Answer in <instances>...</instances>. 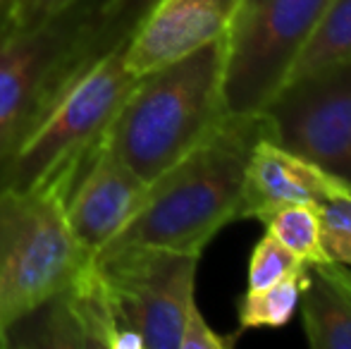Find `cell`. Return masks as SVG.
<instances>
[{
	"label": "cell",
	"instance_id": "obj_1",
	"mask_svg": "<svg viewBox=\"0 0 351 349\" xmlns=\"http://www.w3.org/2000/svg\"><path fill=\"white\" fill-rule=\"evenodd\" d=\"M263 136H270L263 112H227L196 149L148 184L134 218L108 247L201 256L225 225L239 220L246 165Z\"/></svg>",
	"mask_w": 351,
	"mask_h": 349
},
{
	"label": "cell",
	"instance_id": "obj_2",
	"mask_svg": "<svg viewBox=\"0 0 351 349\" xmlns=\"http://www.w3.org/2000/svg\"><path fill=\"white\" fill-rule=\"evenodd\" d=\"M227 34L143 72L106 132V144L151 184L227 115Z\"/></svg>",
	"mask_w": 351,
	"mask_h": 349
},
{
	"label": "cell",
	"instance_id": "obj_3",
	"mask_svg": "<svg viewBox=\"0 0 351 349\" xmlns=\"http://www.w3.org/2000/svg\"><path fill=\"white\" fill-rule=\"evenodd\" d=\"M98 5L79 0L34 24L0 19V173L65 86L110 51L101 38Z\"/></svg>",
	"mask_w": 351,
	"mask_h": 349
},
{
	"label": "cell",
	"instance_id": "obj_4",
	"mask_svg": "<svg viewBox=\"0 0 351 349\" xmlns=\"http://www.w3.org/2000/svg\"><path fill=\"white\" fill-rule=\"evenodd\" d=\"M125 46L96 56L65 86L0 173V191H51L65 194L93 151L106 139L112 117L134 86Z\"/></svg>",
	"mask_w": 351,
	"mask_h": 349
},
{
	"label": "cell",
	"instance_id": "obj_5",
	"mask_svg": "<svg viewBox=\"0 0 351 349\" xmlns=\"http://www.w3.org/2000/svg\"><path fill=\"white\" fill-rule=\"evenodd\" d=\"M93 256L51 191H0V349L10 328L67 287Z\"/></svg>",
	"mask_w": 351,
	"mask_h": 349
},
{
	"label": "cell",
	"instance_id": "obj_6",
	"mask_svg": "<svg viewBox=\"0 0 351 349\" xmlns=\"http://www.w3.org/2000/svg\"><path fill=\"white\" fill-rule=\"evenodd\" d=\"M132 349H180L196 309L199 256L151 247H108L93 256Z\"/></svg>",
	"mask_w": 351,
	"mask_h": 349
},
{
	"label": "cell",
	"instance_id": "obj_7",
	"mask_svg": "<svg viewBox=\"0 0 351 349\" xmlns=\"http://www.w3.org/2000/svg\"><path fill=\"white\" fill-rule=\"evenodd\" d=\"M330 0H241L227 32V112H263Z\"/></svg>",
	"mask_w": 351,
	"mask_h": 349
},
{
	"label": "cell",
	"instance_id": "obj_8",
	"mask_svg": "<svg viewBox=\"0 0 351 349\" xmlns=\"http://www.w3.org/2000/svg\"><path fill=\"white\" fill-rule=\"evenodd\" d=\"M263 115L275 144L351 186V62L287 82Z\"/></svg>",
	"mask_w": 351,
	"mask_h": 349
},
{
	"label": "cell",
	"instance_id": "obj_9",
	"mask_svg": "<svg viewBox=\"0 0 351 349\" xmlns=\"http://www.w3.org/2000/svg\"><path fill=\"white\" fill-rule=\"evenodd\" d=\"M143 182L120 156L101 141L65 194V218L88 256L108 247L127 228L146 199Z\"/></svg>",
	"mask_w": 351,
	"mask_h": 349
},
{
	"label": "cell",
	"instance_id": "obj_10",
	"mask_svg": "<svg viewBox=\"0 0 351 349\" xmlns=\"http://www.w3.org/2000/svg\"><path fill=\"white\" fill-rule=\"evenodd\" d=\"M241 0H160L125 46L136 77L225 36Z\"/></svg>",
	"mask_w": 351,
	"mask_h": 349
},
{
	"label": "cell",
	"instance_id": "obj_11",
	"mask_svg": "<svg viewBox=\"0 0 351 349\" xmlns=\"http://www.w3.org/2000/svg\"><path fill=\"white\" fill-rule=\"evenodd\" d=\"M351 186L320 165L291 154L270 136L258 139L246 165L239 220L258 218L291 204H323L325 199L347 194Z\"/></svg>",
	"mask_w": 351,
	"mask_h": 349
},
{
	"label": "cell",
	"instance_id": "obj_12",
	"mask_svg": "<svg viewBox=\"0 0 351 349\" xmlns=\"http://www.w3.org/2000/svg\"><path fill=\"white\" fill-rule=\"evenodd\" d=\"M306 340L313 349H351V299L328 261L308 263L299 294Z\"/></svg>",
	"mask_w": 351,
	"mask_h": 349
},
{
	"label": "cell",
	"instance_id": "obj_13",
	"mask_svg": "<svg viewBox=\"0 0 351 349\" xmlns=\"http://www.w3.org/2000/svg\"><path fill=\"white\" fill-rule=\"evenodd\" d=\"M351 62V0H330L311 32L287 82Z\"/></svg>",
	"mask_w": 351,
	"mask_h": 349
},
{
	"label": "cell",
	"instance_id": "obj_14",
	"mask_svg": "<svg viewBox=\"0 0 351 349\" xmlns=\"http://www.w3.org/2000/svg\"><path fill=\"white\" fill-rule=\"evenodd\" d=\"M261 223H265V230L304 263L330 261L320 239V218L315 204L282 206L265 215Z\"/></svg>",
	"mask_w": 351,
	"mask_h": 349
},
{
	"label": "cell",
	"instance_id": "obj_15",
	"mask_svg": "<svg viewBox=\"0 0 351 349\" xmlns=\"http://www.w3.org/2000/svg\"><path fill=\"white\" fill-rule=\"evenodd\" d=\"M308 263L296 268L294 273L285 275L278 282L263 289L249 292L239 304V326L241 328H280L289 323L299 306L301 285L306 278Z\"/></svg>",
	"mask_w": 351,
	"mask_h": 349
},
{
	"label": "cell",
	"instance_id": "obj_16",
	"mask_svg": "<svg viewBox=\"0 0 351 349\" xmlns=\"http://www.w3.org/2000/svg\"><path fill=\"white\" fill-rule=\"evenodd\" d=\"M318 218L328 258L351 268V191L318 204Z\"/></svg>",
	"mask_w": 351,
	"mask_h": 349
},
{
	"label": "cell",
	"instance_id": "obj_17",
	"mask_svg": "<svg viewBox=\"0 0 351 349\" xmlns=\"http://www.w3.org/2000/svg\"><path fill=\"white\" fill-rule=\"evenodd\" d=\"M160 0H101V38L106 48L127 43Z\"/></svg>",
	"mask_w": 351,
	"mask_h": 349
},
{
	"label": "cell",
	"instance_id": "obj_18",
	"mask_svg": "<svg viewBox=\"0 0 351 349\" xmlns=\"http://www.w3.org/2000/svg\"><path fill=\"white\" fill-rule=\"evenodd\" d=\"M306 265L301 258H296L278 237L265 232V237L254 247L249 263V292L263 289L268 285L278 282L285 275L294 273L296 268Z\"/></svg>",
	"mask_w": 351,
	"mask_h": 349
},
{
	"label": "cell",
	"instance_id": "obj_19",
	"mask_svg": "<svg viewBox=\"0 0 351 349\" xmlns=\"http://www.w3.org/2000/svg\"><path fill=\"white\" fill-rule=\"evenodd\" d=\"M79 0H10L0 19L12 24H34L70 10Z\"/></svg>",
	"mask_w": 351,
	"mask_h": 349
},
{
	"label": "cell",
	"instance_id": "obj_20",
	"mask_svg": "<svg viewBox=\"0 0 351 349\" xmlns=\"http://www.w3.org/2000/svg\"><path fill=\"white\" fill-rule=\"evenodd\" d=\"M225 347H230V340L217 335L208 323H206L199 306H196L194 311H191L189 323H186V328H184L180 349H225Z\"/></svg>",
	"mask_w": 351,
	"mask_h": 349
},
{
	"label": "cell",
	"instance_id": "obj_21",
	"mask_svg": "<svg viewBox=\"0 0 351 349\" xmlns=\"http://www.w3.org/2000/svg\"><path fill=\"white\" fill-rule=\"evenodd\" d=\"M328 268H330V273L335 275V280H337V282L342 285V289L349 294V299H351V268H349V265L328 261Z\"/></svg>",
	"mask_w": 351,
	"mask_h": 349
},
{
	"label": "cell",
	"instance_id": "obj_22",
	"mask_svg": "<svg viewBox=\"0 0 351 349\" xmlns=\"http://www.w3.org/2000/svg\"><path fill=\"white\" fill-rule=\"evenodd\" d=\"M8 3H10V0H0V14H3L5 8H8Z\"/></svg>",
	"mask_w": 351,
	"mask_h": 349
}]
</instances>
